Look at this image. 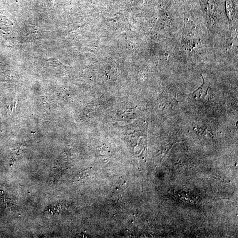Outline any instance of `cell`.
<instances>
[{
	"label": "cell",
	"mask_w": 238,
	"mask_h": 238,
	"mask_svg": "<svg viewBox=\"0 0 238 238\" xmlns=\"http://www.w3.org/2000/svg\"><path fill=\"white\" fill-rule=\"evenodd\" d=\"M226 12L230 24H232L236 13L235 4L234 0H226Z\"/></svg>",
	"instance_id": "cell-1"
}]
</instances>
